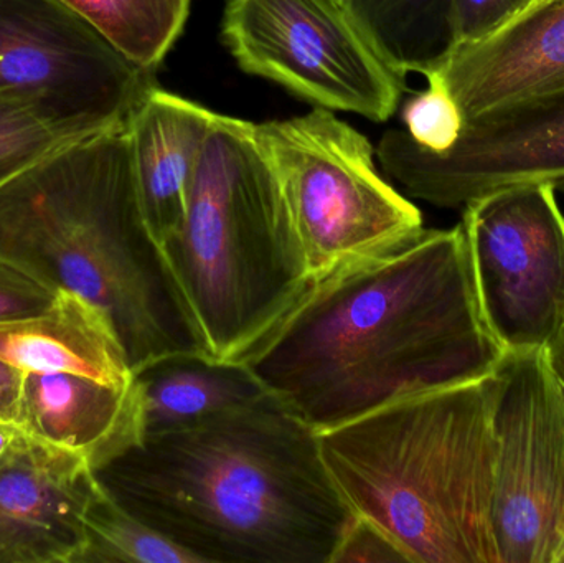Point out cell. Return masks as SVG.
Segmentation results:
<instances>
[{
    "label": "cell",
    "instance_id": "6da1fadb",
    "mask_svg": "<svg viewBox=\"0 0 564 563\" xmlns=\"http://www.w3.org/2000/svg\"><path fill=\"white\" fill-rule=\"evenodd\" d=\"M460 225L312 281L241 362L315 432L496 372Z\"/></svg>",
    "mask_w": 564,
    "mask_h": 563
},
{
    "label": "cell",
    "instance_id": "7a4b0ae2",
    "mask_svg": "<svg viewBox=\"0 0 564 563\" xmlns=\"http://www.w3.org/2000/svg\"><path fill=\"white\" fill-rule=\"evenodd\" d=\"M93 473L197 563H330L355 521L317 432L271 396L131 440Z\"/></svg>",
    "mask_w": 564,
    "mask_h": 563
},
{
    "label": "cell",
    "instance_id": "3957f363",
    "mask_svg": "<svg viewBox=\"0 0 564 563\" xmlns=\"http://www.w3.org/2000/svg\"><path fill=\"white\" fill-rule=\"evenodd\" d=\"M0 258L98 307L132 372L204 353L145 224L128 128L78 139L0 187Z\"/></svg>",
    "mask_w": 564,
    "mask_h": 563
},
{
    "label": "cell",
    "instance_id": "277c9868",
    "mask_svg": "<svg viewBox=\"0 0 564 563\" xmlns=\"http://www.w3.org/2000/svg\"><path fill=\"white\" fill-rule=\"evenodd\" d=\"M492 412L494 373L324 430L318 446L351 512L410 563H500Z\"/></svg>",
    "mask_w": 564,
    "mask_h": 563
},
{
    "label": "cell",
    "instance_id": "5b68a950",
    "mask_svg": "<svg viewBox=\"0 0 564 563\" xmlns=\"http://www.w3.org/2000/svg\"><path fill=\"white\" fill-rule=\"evenodd\" d=\"M165 263L207 356L241 362L311 284L254 122L215 115Z\"/></svg>",
    "mask_w": 564,
    "mask_h": 563
},
{
    "label": "cell",
    "instance_id": "8992f818",
    "mask_svg": "<svg viewBox=\"0 0 564 563\" xmlns=\"http://www.w3.org/2000/svg\"><path fill=\"white\" fill-rule=\"evenodd\" d=\"M280 181L312 281L406 243L420 208L375 167L373 145L334 111L254 124Z\"/></svg>",
    "mask_w": 564,
    "mask_h": 563
},
{
    "label": "cell",
    "instance_id": "52a82bcc",
    "mask_svg": "<svg viewBox=\"0 0 564 563\" xmlns=\"http://www.w3.org/2000/svg\"><path fill=\"white\" fill-rule=\"evenodd\" d=\"M221 36L243 72L330 111L388 121L404 76L341 0H227Z\"/></svg>",
    "mask_w": 564,
    "mask_h": 563
},
{
    "label": "cell",
    "instance_id": "ba28073f",
    "mask_svg": "<svg viewBox=\"0 0 564 563\" xmlns=\"http://www.w3.org/2000/svg\"><path fill=\"white\" fill-rule=\"evenodd\" d=\"M155 69L126 58L58 0H0V96L83 139L126 128Z\"/></svg>",
    "mask_w": 564,
    "mask_h": 563
},
{
    "label": "cell",
    "instance_id": "9c48e42d",
    "mask_svg": "<svg viewBox=\"0 0 564 563\" xmlns=\"http://www.w3.org/2000/svg\"><path fill=\"white\" fill-rule=\"evenodd\" d=\"M484 323L503 353L545 350L564 326V215L546 184L497 188L464 207Z\"/></svg>",
    "mask_w": 564,
    "mask_h": 563
},
{
    "label": "cell",
    "instance_id": "30bf717a",
    "mask_svg": "<svg viewBox=\"0 0 564 563\" xmlns=\"http://www.w3.org/2000/svg\"><path fill=\"white\" fill-rule=\"evenodd\" d=\"M492 420L500 563H564V396L543 350L503 354Z\"/></svg>",
    "mask_w": 564,
    "mask_h": 563
},
{
    "label": "cell",
    "instance_id": "8fae6325",
    "mask_svg": "<svg viewBox=\"0 0 564 563\" xmlns=\"http://www.w3.org/2000/svg\"><path fill=\"white\" fill-rule=\"evenodd\" d=\"M383 171L410 197L443 208L519 184L564 191V88L527 96L464 119L443 152L390 129L375 149Z\"/></svg>",
    "mask_w": 564,
    "mask_h": 563
},
{
    "label": "cell",
    "instance_id": "7c38bea8",
    "mask_svg": "<svg viewBox=\"0 0 564 563\" xmlns=\"http://www.w3.org/2000/svg\"><path fill=\"white\" fill-rule=\"evenodd\" d=\"M96 488L85 456L13 426L0 455V563H75Z\"/></svg>",
    "mask_w": 564,
    "mask_h": 563
},
{
    "label": "cell",
    "instance_id": "4fadbf2b",
    "mask_svg": "<svg viewBox=\"0 0 564 563\" xmlns=\"http://www.w3.org/2000/svg\"><path fill=\"white\" fill-rule=\"evenodd\" d=\"M426 78L449 93L464 119L564 88V0L533 3L494 35L454 46Z\"/></svg>",
    "mask_w": 564,
    "mask_h": 563
},
{
    "label": "cell",
    "instance_id": "5bb4252c",
    "mask_svg": "<svg viewBox=\"0 0 564 563\" xmlns=\"http://www.w3.org/2000/svg\"><path fill=\"white\" fill-rule=\"evenodd\" d=\"M215 115L155 85L126 126L142 214L161 248L184 221L188 192Z\"/></svg>",
    "mask_w": 564,
    "mask_h": 563
},
{
    "label": "cell",
    "instance_id": "9a60e30c",
    "mask_svg": "<svg viewBox=\"0 0 564 563\" xmlns=\"http://www.w3.org/2000/svg\"><path fill=\"white\" fill-rule=\"evenodd\" d=\"M17 426L79 453L96 468L135 439L131 386L121 389L76 373L25 372Z\"/></svg>",
    "mask_w": 564,
    "mask_h": 563
},
{
    "label": "cell",
    "instance_id": "2e32d148",
    "mask_svg": "<svg viewBox=\"0 0 564 563\" xmlns=\"http://www.w3.org/2000/svg\"><path fill=\"white\" fill-rule=\"evenodd\" d=\"M0 359L23 372L76 373L121 389L132 382L128 356L108 317L65 290L40 316L0 324Z\"/></svg>",
    "mask_w": 564,
    "mask_h": 563
},
{
    "label": "cell",
    "instance_id": "e0dca14e",
    "mask_svg": "<svg viewBox=\"0 0 564 563\" xmlns=\"http://www.w3.org/2000/svg\"><path fill=\"white\" fill-rule=\"evenodd\" d=\"M135 439L195 425L270 396L243 362L205 353L159 357L132 372Z\"/></svg>",
    "mask_w": 564,
    "mask_h": 563
},
{
    "label": "cell",
    "instance_id": "ac0fdd59",
    "mask_svg": "<svg viewBox=\"0 0 564 563\" xmlns=\"http://www.w3.org/2000/svg\"><path fill=\"white\" fill-rule=\"evenodd\" d=\"M375 48L394 68L426 76L453 52L454 0H345Z\"/></svg>",
    "mask_w": 564,
    "mask_h": 563
},
{
    "label": "cell",
    "instance_id": "d6986e66",
    "mask_svg": "<svg viewBox=\"0 0 564 563\" xmlns=\"http://www.w3.org/2000/svg\"><path fill=\"white\" fill-rule=\"evenodd\" d=\"M135 65L155 69L191 12V0H58Z\"/></svg>",
    "mask_w": 564,
    "mask_h": 563
},
{
    "label": "cell",
    "instance_id": "ffe728a7",
    "mask_svg": "<svg viewBox=\"0 0 564 563\" xmlns=\"http://www.w3.org/2000/svg\"><path fill=\"white\" fill-rule=\"evenodd\" d=\"M98 481V479H96ZM197 563L111 498L98 483L75 563Z\"/></svg>",
    "mask_w": 564,
    "mask_h": 563
},
{
    "label": "cell",
    "instance_id": "44dd1931",
    "mask_svg": "<svg viewBox=\"0 0 564 563\" xmlns=\"http://www.w3.org/2000/svg\"><path fill=\"white\" fill-rule=\"evenodd\" d=\"M78 139L25 102L0 96V187Z\"/></svg>",
    "mask_w": 564,
    "mask_h": 563
},
{
    "label": "cell",
    "instance_id": "7402d4cb",
    "mask_svg": "<svg viewBox=\"0 0 564 563\" xmlns=\"http://www.w3.org/2000/svg\"><path fill=\"white\" fill-rule=\"evenodd\" d=\"M404 131L421 148L443 152L459 138L464 118L449 93L427 79V88L404 106Z\"/></svg>",
    "mask_w": 564,
    "mask_h": 563
},
{
    "label": "cell",
    "instance_id": "603a6c76",
    "mask_svg": "<svg viewBox=\"0 0 564 563\" xmlns=\"http://www.w3.org/2000/svg\"><path fill=\"white\" fill-rule=\"evenodd\" d=\"M58 293L29 271L0 258V324L40 316L53 306Z\"/></svg>",
    "mask_w": 564,
    "mask_h": 563
},
{
    "label": "cell",
    "instance_id": "cb8c5ba5",
    "mask_svg": "<svg viewBox=\"0 0 564 563\" xmlns=\"http://www.w3.org/2000/svg\"><path fill=\"white\" fill-rule=\"evenodd\" d=\"M533 0H454L456 43L487 39L522 15Z\"/></svg>",
    "mask_w": 564,
    "mask_h": 563
},
{
    "label": "cell",
    "instance_id": "d4e9b609",
    "mask_svg": "<svg viewBox=\"0 0 564 563\" xmlns=\"http://www.w3.org/2000/svg\"><path fill=\"white\" fill-rule=\"evenodd\" d=\"M330 563H410L397 542L373 522L357 518L341 538Z\"/></svg>",
    "mask_w": 564,
    "mask_h": 563
},
{
    "label": "cell",
    "instance_id": "484cf974",
    "mask_svg": "<svg viewBox=\"0 0 564 563\" xmlns=\"http://www.w3.org/2000/svg\"><path fill=\"white\" fill-rule=\"evenodd\" d=\"M25 372L0 359V423L17 426Z\"/></svg>",
    "mask_w": 564,
    "mask_h": 563
},
{
    "label": "cell",
    "instance_id": "4316f807",
    "mask_svg": "<svg viewBox=\"0 0 564 563\" xmlns=\"http://www.w3.org/2000/svg\"><path fill=\"white\" fill-rule=\"evenodd\" d=\"M543 354H545L546 364H549L550 370H552L553 377L558 382L564 396V326L553 337L552 343L543 350Z\"/></svg>",
    "mask_w": 564,
    "mask_h": 563
},
{
    "label": "cell",
    "instance_id": "83f0119b",
    "mask_svg": "<svg viewBox=\"0 0 564 563\" xmlns=\"http://www.w3.org/2000/svg\"><path fill=\"white\" fill-rule=\"evenodd\" d=\"M13 435V425H3L0 423V455L6 452L7 446H9L10 440H12Z\"/></svg>",
    "mask_w": 564,
    "mask_h": 563
},
{
    "label": "cell",
    "instance_id": "f1b7e54d",
    "mask_svg": "<svg viewBox=\"0 0 564 563\" xmlns=\"http://www.w3.org/2000/svg\"><path fill=\"white\" fill-rule=\"evenodd\" d=\"M539 2H543V0H533V3H539ZM532 3V6H533Z\"/></svg>",
    "mask_w": 564,
    "mask_h": 563
},
{
    "label": "cell",
    "instance_id": "f546056e",
    "mask_svg": "<svg viewBox=\"0 0 564 563\" xmlns=\"http://www.w3.org/2000/svg\"><path fill=\"white\" fill-rule=\"evenodd\" d=\"M341 2H344V3H345V0H341Z\"/></svg>",
    "mask_w": 564,
    "mask_h": 563
}]
</instances>
